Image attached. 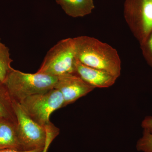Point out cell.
<instances>
[{
	"label": "cell",
	"instance_id": "5",
	"mask_svg": "<svg viewBox=\"0 0 152 152\" xmlns=\"http://www.w3.org/2000/svg\"><path fill=\"white\" fill-rule=\"evenodd\" d=\"M124 16L141 45L152 32V0H126Z\"/></svg>",
	"mask_w": 152,
	"mask_h": 152
},
{
	"label": "cell",
	"instance_id": "2",
	"mask_svg": "<svg viewBox=\"0 0 152 152\" xmlns=\"http://www.w3.org/2000/svg\"><path fill=\"white\" fill-rule=\"evenodd\" d=\"M58 77L46 74L27 73L13 69L4 82L13 100L20 103L26 98L54 88Z\"/></svg>",
	"mask_w": 152,
	"mask_h": 152
},
{
	"label": "cell",
	"instance_id": "17",
	"mask_svg": "<svg viewBox=\"0 0 152 152\" xmlns=\"http://www.w3.org/2000/svg\"><path fill=\"white\" fill-rule=\"evenodd\" d=\"M43 148L37 149L31 151H21L13 149L0 150V152H42Z\"/></svg>",
	"mask_w": 152,
	"mask_h": 152
},
{
	"label": "cell",
	"instance_id": "3",
	"mask_svg": "<svg viewBox=\"0 0 152 152\" xmlns=\"http://www.w3.org/2000/svg\"><path fill=\"white\" fill-rule=\"evenodd\" d=\"M75 59L73 38L64 39L48 52L37 72L57 77L73 73Z\"/></svg>",
	"mask_w": 152,
	"mask_h": 152
},
{
	"label": "cell",
	"instance_id": "9",
	"mask_svg": "<svg viewBox=\"0 0 152 152\" xmlns=\"http://www.w3.org/2000/svg\"><path fill=\"white\" fill-rule=\"evenodd\" d=\"M23 151L19 140L17 124L0 118V150Z\"/></svg>",
	"mask_w": 152,
	"mask_h": 152
},
{
	"label": "cell",
	"instance_id": "16",
	"mask_svg": "<svg viewBox=\"0 0 152 152\" xmlns=\"http://www.w3.org/2000/svg\"><path fill=\"white\" fill-rule=\"evenodd\" d=\"M141 126L143 130L152 133V116H147L142 121Z\"/></svg>",
	"mask_w": 152,
	"mask_h": 152
},
{
	"label": "cell",
	"instance_id": "7",
	"mask_svg": "<svg viewBox=\"0 0 152 152\" xmlns=\"http://www.w3.org/2000/svg\"><path fill=\"white\" fill-rule=\"evenodd\" d=\"M55 88L61 93L64 107L75 102L92 91L95 88L90 86L75 73L58 77Z\"/></svg>",
	"mask_w": 152,
	"mask_h": 152
},
{
	"label": "cell",
	"instance_id": "13",
	"mask_svg": "<svg viewBox=\"0 0 152 152\" xmlns=\"http://www.w3.org/2000/svg\"><path fill=\"white\" fill-rule=\"evenodd\" d=\"M136 148L139 151L152 152V133L143 131L142 135L137 142Z\"/></svg>",
	"mask_w": 152,
	"mask_h": 152
},
{
	"label": "cell",
	"instance_id": "10",
	"mask_svg": "<svg viewBox=\"0 0 152 152\" xmlns=\"http://www.w3.org/2000/svg\"><path fill=\"white\" fill-rule=\"evenodd\" d=\"M63 10L72 18L83 17L91 13L95 8L93 0H56Z\"/></svg>",
	"mask_w": 152,
	"mask_h": 152
},
{
	"label": "cell",
	"instance_id": "6",
	"mask_svg": "<svg viewBox=\"0 0 152 152\" xmlns=\"http://www.w3.org/2000/svg\"><path fill=\"white\" fill-rule=\"evenodd\" d=\"M17 121V131L23 151L43 148L45 144V127L41 126L28 115L19 103L13 101Z\"/></svg>",
	"mask_w": 152,
	"mask_h": 152
},
{
	"label": "cell",
	"instance_id": "1",
	"mask_svg": "<svg viewBox=\"0 0 152 152\" xmlns=\"http://www.w3.org/2000/svg\"><path fill=\"white\" fill-rule=\"evenodd\" d=\"M75 58L80 62L115 77H120L121 62L115 49L96 38L82 36L73 38Z\"/></svg>",
	"mask_w": 152,
	"mask_h": 152
},
{
	"label": "cell",
	"instance_id": "8",
	"mask_svg": "<svg viewBox=\"0 0 152 152\" xmlns=\"http://www.w3.org/2000/svg\"><path fill=\"white\" fill-rule=\"evenodd\" d=\"M74 72L95 88H109L115 83L117 79L107 72L85 65L76 58Z\"/></svg>",
	"mask_w": 152,
	"mask_h": 152
},
{
	"label": "cell",
	"instance_id": "15",
	"mask_svg": "<svg viewBox=\"0 0 152 152\" xmlns=\"http://www.w3.org/2000/svg\"><path fill=\"white\" fill-rule=\"evenodd\" d=\"M140 46L146 61L152 69V32L145 42Z\"/></svg>",
	"mask_w": 152,
	"mask_h": 152
},
{
	"label": "cell",
	"instance_id": "11",
	"mask_svg": "<svg viewBox=\"0 0 152 152\" xmlns=\"http://www.w3.org/2000/svg\"><path fill=\"white\" fill-rule=\"evenodd\" d=\"M0 118L5 119L17 124L13 107V100L7 87L0 81Z\"/></svg>",
	"mask_w": 152,
	"mask_h": 152
},
{
	"label": "cell",
	"instance_id": "12",
	"mask_svg": "<svg viewBox=\"0 0 152 152\" xmlns=\"http://www.w3.org/2000/svg\"><path fill=\"white\" fill-rule=\"evenodd\" d=\"M13 60L11 58L10 49L1 42L0 39V81L4 83L9 74L13 68L11 66Z\"/></svg>",
	"mask_w": 152,
	"mask_h": 152
},
{
	"label": "cell",
	"instance_id": "14",
	"mask_svg": "<svg viewBox=\"0 0 152 152\" xmlns=\"http://www.w3.org/2000/svg\"><path fill=\"white\" fill-rule=\"evenodd\" d=\"M45 127L46 132V139L45 146L42 152H48L51 144L60 133L59 129L51 122L47 125Z\"/></svg>",
	"mask_w": 152,
	"mask_h": 152
},
{
	"label": "cell",
	"instance_id": "4",
	"mask_svg": "<svg viewBox=\"0 0 152 152\" xmlns=\"http://www.w3.org/2000/svg\"><path fill=\"white\" fill-rule=\"evenodd\" d=\"M19 103L31 118L45 127L51 122V115L64 107L61 93L55 88L47 92L30 96Z\"/></svg>",
	"mask_w": 152,
	"mask_h": 152
}]
</instances>
